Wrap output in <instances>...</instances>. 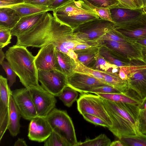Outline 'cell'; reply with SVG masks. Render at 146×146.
<instances>
[{
	"label": "cell",
	"mask_w": 146,
	"mask_h": 146,
	"mask_svg": "<svg viewBox=\"0 0 146 146\" xmlns=\"http://www.w3.org/2000/svg\"><path fill=\"white\" fill-rule=\"evenodd\" d=\"M90 68L108 73H117L119 70V67L109 62L100 54L94 64Z\"/></svg>",
	"instance_id": "cell-29"
},
{
	"label": "cell",
	"mask_w": 146,
	"mask_h": 146,
	"mask_svg": "<svg viewBox=\"0 0 146 146\" xmlns=\"http://www.w3.org/2000/svg\"><path fill=\"white\" fill-rule=\"evenodd\" d=\"M143 11H144L146 13V8H143L142 9Z\"/></svg>",
	"instance_id": "cell-55"
},
{
	"label": "cell",
	"mask_w": 146,
	"mask_h": 146,
	"mask_svg": "<svg viewBox=\"0 0 146 146\" xmlns=\"http://www.w3.org/2000/svg\"><path fill=\"white\" fill-rule=\"evenodd\" d=\"M138 107L140 110H143L146 109V97L143 99L139 104Z\"/></svg>",
	"instance_id": "cell-50"
},
{
	"label": "cell",
	"mask_w": 146,
	"mask_h": 146,
	"mask_svg": "<svg viewBox=\"0 0 146 146\" xmlns=\"http://www.w3.org/2000/svg\"><path fill=\"white\" fill-rule=\"evenodd\" d=\"M21 117L19 111L11 95L10 99V112L7 129L13 137L16 136L20 132V120Z\"/></svg>",
	"instance_id": "cell-23"
},
{
	"label": "cell",
	"mask_w": 146,
	"mask_h": 146,
	"mask_svg": "<svg viewBox=\"0 0 146 146\" xmlns=\"http://www.w3.org/2000/svg\"><path fill=\"white\" fill-rule=\"evenodd\" d=\"M101 46L74 51L78 55V60L84 65L91 68L94 64L99 54V49Z\"/></svg>",
	"instance_id": "cell-27"
},
{
	"label": "cell",
	"mask_w": 146,
	"mask_h": 146,
	"mask_svg": "<svg viewBox=\"0 0 146 146\" xmlns=\"http://www.w3.org/2000/svg\"><path fill=\"white\" fill-rule=\"evenodd\" d=\"M137 7L139 8L138 6V1L137 0H131Z\"/></svg>",
	"instance_id": "cell-54"
},
{
	"label": "cell",
	"mask_w": 146,
	"mask_h": 146,
	"mask_svg": "<svg viewBox=\"0 0 146 146\" xmlns=\"http://www.w3.org/2000/svg\"><path fill=\"white\" fill-rule=\"evenodd\" d=\"M1 65L6 73L8 85L10 88L15 82L17 76L8 62L3 61Z\"/></svg>",
	"instance_id": "cell-39"
},
{
	"label": "cell",
	"mask_w": 146,
	"mask_h": 146,
	"mask_svg": "<svg viewBox=\"0 0 146 146\" xmlns=\"http://www.w3.org/2000/svg\"><path fill=\"white\" fill-rule=\"evenodd\" d=\"M105 84L116 89L122 93H125L129 90L128 81L121 79L117 73H107L102 72Z\"/></svg>",
	"instance_id": "cell-26"
},
{
	"label": "cell",
	"mask_w": 146,
	"mask_h": 146,
	"mask_svg": "<svg viewBox=\"0 0 146 146\" xmlns=\"http://www.w3.org/2000/svg\"><path fill=\"white\" fill-rule=\"evenodd\" d=\"M44 146H70L61 133L54 129L49 137L44 142Z\"/></svg>",
	"instance_id": "cell-33"
},
{
	"label": "cell",
	"mask_w": 146,
	"mask_h": 146,
	"mask_svg": "<svg viewBox=\"0 0 146 146\" xmlns=\"http://www.w3.org/2000/svg\"><path fill=\"white\" fill-rule=\"evenodd\" d=\"M5 58L25 88L29 89L40 86L35 56L27 47L16 44L6 51Z\"/></svg>",
	"instance_id": "cell-3"
},
{
	"label": "cell",
	"mask_w": 146,
	"mask_h": 146,
	"mask_svg": "<svg viewBox=\"0 0 146 146\" xmlns=\"http://www.w3.org/2000/svg\"><path fill=\"white\" fill-rule=\"evenodd\" d=\"M55 17L60 21L68 26L73 30L86 22L100 18L95 13L81 14L70 16Z\"/></svg>",
	"instance_id": "cell-21"
},
{
	"label": "cell",
	"mask_w": 146,
	"mask_h": 146,
	"mask_svg": "<svg viewBox=\"0 0 146 146\" xmlns=\"http://www.w3.org/2000/svg\"><path fill=\"white\" fill-rule=\"evenodd\" d=\"M21 18L17 12L11 7L0 8V26L11 30Z\"/></svg>",
	"instance_id": "cell-24"
},
{
	"label": "cell",
	"mask_w": 146,
	"mask_h": 146,
	"mask_svg": "<svg viewBox=\"0 0 146 146\" xmlns=\"http://www.w3.org/2000/svg\"><path fill=\"white\" fill-rule=\"evenodd\" d=\"M24 0H0V8L10 7L24 3Z\"/></svg>",
	"instance_id": "cell-43"
},
{
	"label": "cell",
	"mask_w": 146,
	"mask_h": 146,
	"mask_svg": "<svg viewBox=\"0 0 146 146\" xmlns=\"http://www.w3.org/2000/svg\"><path fill=\"white\" fill-rule=\"evenodd\" d=\"M82 115L85 120L94 125L108 128L110 127L106 122L98 117L88 113H85Z\"/></svg>",
	"instance_id": "cell-41"
},
{
	"label": "cell",
	"mask_w": 146,
	"mask_h": 146,
	"mask_svg": "<svg viewBox=\"0 0 146 146\" xmlns=\"http://www.w3.org/2000/svg\"><path fill=\"white\" fill-rule=\"evenodd\" d=\"M93 6L98 7L110 8L119 5L117 0H84Z\"/></svg>",
	"instance_id": "cell-38"
},
{
	"label": "cell",
	"mask_w": 146,
	"mask_h": 146,
	"mask_svg": "<svg viewBox=\"0 0 146 146\" xmlns=\"http://www.w3.org/2000/svg\"><path fill=\"white\" fill-rule=\"evenodd\" d=\"M85 4L102 19L113 22L109 8L98 7L93 6L87 2L83 0Z\"/></svg>",
	"instance_id": "cell-35"
},
{
	"label": "cell",
	"mask_w": 146,
	"mask_h": 146,
	"mask_svg": "<svg viewBox=\"0 0 146 146\" xmlns=\"http://www.w3.org/2000/svg\"><path fill=\"white\" fill-rule=\"evenodd\" d=\"M95 94L104 100L138 105L140 104L142 100L136 93L130 89L128 91L125 93H96Z\"/></svg>",
	"instance_id": "cell-20"
},
{
	"label": "cell",
	"mask_w": 146,
	"mask_h": 146,
	"mask_svg": "<svg viewBox=\"0 0 146 146\" xmlns=\"http://www.w3.org/2000/svg\"><path fill=\"white\" fill-rule=\"evenodd\" d=\"M52 131L45 117L37 116L30 121L28 137L31 141L40 143L44 142Z\"/></svg>",
	"instance_id": "cell-15"
},
{
	"label": "cell",
	"mask_w": 146,
	"mask_h": 146,
	"mask_svg": "<svg viewBox=\"0 0 146 146\" xmlns=\"http://www.w3.org/2000/svg\"><path fill=\"white\" fill-rule=\"evenodd\" d=\"M7 78L0 76V141L7 129L12 91Z\"/></svg>",
	"instance_id": "cell-12"
},
{
	"label": "cell",
	"mask_w": 146,
	"mask_h": 146,
	"mask_svg": "<svg viewBox=\"0 0 146 146\" xmlns=\"http://www.w3.org/2000/svg\"><path fill=\"white\" fill-rule=\"evenodd\" d=\"M17 37V45L41 48L52 44L66 54L70 49L86 42L78 38L72 28L48 12L32 28Z\"/></svg>",
	"instance_id": "cell-1"
},
{
	"label": "cell",
	"mask_w": 146,
	"mask_h": 146,
	"mask_svg": "<svg viewBox=\"0 0 146 146\" xmlns=\"http://www.w3.org/2000/svg\"><path fill=\"white\" fill-rule=\"evenodd\" d=\"M12 96L24 119L31 121L38 116L29 90L25 88L12 91Z\"/></svg>",
	"instance_id": "cell-13"
},
{
	"label": "cell",
	"mask_w": 146,
	"mask_h": 146,
	"mask_svg": "<svg viewBox=\"0 0 146 146\" xmlns=\"http://www.w3.org/2000/svg\"><path fill=\"white\" fill-rule=\"evenodd\" d=\"M131 63L129 66L120 67L127 77L129 89L142 100L146 97V63L138 60Z\"/></svg>",
	"instance_id": "cell-5"
},
{
	"label": "cell",
	"mask_w": 146,
	"mask_h": 146,
	"mask_svg": "<svg viewBox=\"0 0 146 146\" xmlns=\"http://www.w3.org/2000/svg\"><path fill=\"white\" fill-rule=\"evenodd\" d=\"M46 12H40L21 18L11 30L12 36L17 37L30 30L41 20Z\"/></svg>",
	"instance_id": "cell-19"
},
{
	"label": "cell",
	"mask_w": 146,
	"mask_h": 146,
	"mask_svg": "<svg viewBox=\"0 0 146 146\" xmlns=\"http://www.w3.org/2000/svg\"><path fill=\"white\" fill-rule=\"evenodd\" d=\"M56 50L52 44L40 48L35 56V63L38 70H56Z\"/></svg>",
	"instance_id": "cell-16"
},
{
	"label": "cell",
	"mask_w": 146,
	"mask_h": 146,
	"mask_svg": "<svg viewBox=\"0 0 146 146\" xmlns=\"http://www.w3.org/2000/svg\"><path fill=\"white\" fill-rule=\"evenodd\" d=\"M105 107L112 122L109 129L119 139L121 136L136 135L138 128V105L104 100Z\"/></svg>",
	"instance_id": "cell-2"
},
{
	"label": "cell",
	"mask_w": 146,
	"mask_h": 146,
	"mask_svg": "<svg viewBox=\"0 0 146 146\" xmlns=\"http://www.w3.org/2000/svg\"><path fill=\"white\" fill-rule=\"evenodd\" d=\"M114 28L113 22L100 18L81 24L73 31L80 39L92 41H98L103 35Z\"/></svg>",
	"instance_id": "cell-7"
},
{
	"label": "cell",
	"mask_w": 146,
	"mask_h": 146,
	"mask_svg": "<svg viewBox=\"0 0 146 146\" xmlns=\"http://www.w3.org/2000/svg\"><path fill=\"white\" fill-rule=\"evenodd\" d=\"M11 30L0 26V48H2L11 43L12 35Z\"/></svg>",
	"instance_id": "cell-36"
},
{
	"label": "cell",
	"mask_w": 146,
	"mask_h": 146,
	"mask_svg": "<svg viewBox=\"0 0 146 146\" xmlns=\"http://www.w3.org/2000/svg\"><path fill=\"white\" fill-rule=\"evenodd\" d=\"M87 93L82 94L77 100V108L80 113L82 115L88 113L98 117L110 127H111L112 122L105 107L103 99L96 94Z\"/></svg>",
	"instance_id": "cell-6"
},
{
	"label": "cell",
	"mask_w": 146,
	"mask_h": 146,
	"mask_svg": "<svg viewBox=\"0 0 146 146\" xmlns=\"http://www.w3.org/2000/svg\"><path fill=\"white\" fill-rule=\"evenodd\" d=\"M100 41L102 45L124 60L130 62L138 60L144 62L141 48L134 42H119L110 40Z\"/></svg>",
	"instance_id": "cell-9"
},
{
	"label": "cell",
	"mask_w": 146,
	"mask_h": 146,
	"mask_svg": "<svg viewBox=\"0 0 146 146\" xmlns=\"http://www.w3.org/2000/svg\"><path fill=\"white\" fill-rule=\"evenodd\" d=\"M137 1L139 8H146V0H137Z\"/></svg>",
	"instance_id": "cell-51"
},
{
	"label": "cell",
	"mask_w": 146,
	"mask_h": 146,
	"mask_svg": "<svg viewBox=\"0 0 146 146\" xmlns=\"http://www.w3.org/2000/svg\"><path fill=\"white\" fill-rule=\"evenodd\" d=\"M14 146H27L26 141L22 138H19L15 143Z\"/></svg>",
	"instance_id": "cell-48"
},
{
	"label": "cell",
	"mask_w": 146,
	"mask_h": 146,
	"mask_svg": "<svg viewBox=\"0 0 146 146\" xmlns=\"http://www.w3.org/2000/svg\"><path fill=\"white\" fill-rule=\"evenodd\" d=\"M141 48L144 60L146 63V38L134 41Z\"/></svg>",
	"instance_id": "cell-45"
},
{
	"label": "cell",
	"mask_w": 146,
	"mask_h": 146,
	"mask_svg": "<svg viewBox=\"0 0 146 146\" xmlns=\"http://www.w3.org/2000/svg\"><path fill=\"white\" fill-rule=\"evenodd\" d=\"M89 93L96 94L119 93L121 92L111 86L105 85L93 88Z\"/></svg>",
	"instance_id": "cell-40"
},
{
	"label": "cell",
	"mask_w": 146,
	"mask_h": 146,
	"mask_svg": "<svg viewBox=\"0 0 146 146\" xmlns=\"http://www.w3.org/2000/svg\"><path fill=\"white\" fill-rule=\"evenodd\" d=\"M125 39L131 42L146 38V13L143 11L137 18L114 28Z\"/></svg>",
	"instance_id": "cell-11"
},
{
	"label": "cell",
	"mask_w": 146,
	"mask_h": 146,
	"mask_svg": "<svg viewBox=\"0 0 146 146\" xmlns=\"http://www.w3.org/2000/svg\"><path fill=\"white\" fill-rule=\"evenodd\" d=\"M119 2L118 5L123 8L135 9H138L131 0H117Z\"/></svg>",
	"instance_id": "cell-46"
},
{
	"label": "cell",
	"mask_w": 146,
	"mask_h": 146,
	"mask_svg": "<svg viewBox=\"0 0 146 146\" xmlns=\"http://www.w3.org/2000/svg\"><path fill=\"white\" fill-rule=\"evenodd\" d=\"M15 11L21 18L42 12L52 11L49 7L24 3L10 7Z\"/></svg>",
	"instance_id": "cell-25"
},
{
	"label": "cell",
	"mask_w": 146,
	"mask_h": 146,
	"mask_svg": "<svg viewBox=\"0 0 146 146\" xmlns=\"http://www.w3.org/2000/svg\"><path fill=\"white\" fill-rule=\"evenodd\" d=\"M78 92L67 86L65 87L58 97L66 106L70 107L77 99Z\"/></svg>",
	"instance_id": "cell-32"
},
{
	"label": "cell",
	"mask_w": 146,
	"mask_h": 146,
	"mask_svg": "<svg viewBox=\"0 0 146 146\" xmlns=\"http://www.w3.org/2000/svg\"><path fill=\"white\" fill-rule=\"evenodd\" d=\"M38 116L46 117L55 108V96L45 90L41 86L28 89Z\"/></svg>",
	"instance_id": "cell-10"
},
{
	"label": "cell",
	"mask_w": 146,
	"mask_h": 146,
	"mask_svg": "<svg viewBox=\"0 0 146 146\" xmlns=\"http://www.w3.org/2000/svg\"><path fill=\"white\" fill-rule=\"evenodd\" d=\"M111 140L105 134H101L96 138L78 142L76 146H110Z\"/></svg>",
	"instance_id": "cell-34"
},
{
	"label": "cell",
	"mask_w": 146,
	"mask_h": 146,
	"mask_svg": "<svg viewBox=\"0 0 146 146\" xmlns=\"http://www.w3.org/2000/svg\"><path fill=\"white\" fill-rule=\"evenodd\" d=\"M54 0H52L53 2V1H54Z\"/></svg>",
	"instance_id": "cell-56"
},
{
	"label": "cell",
	"mask_w": 146,
	"mask_h": 146,
	"mask_svg": "<svg viewBox=\"0 0 146 146\" xmlns=\"http://www.w3.org/2000/svg\"><path fill=\"white\" fill-rule=\"evenodd\" d=\"M52 0H24V3L35 5L49 7L52 3Z\"/></svg>",
	"instance_id": "cell-44"
},
{
	"label": "cell",
	"mask_w": 146,
	"mask_h": 146,
	"mask_svg": "<svg viewBox=\"0 0 146 146\" xmlns=\"http://www.w3.org/2000/svg\"><path fill=\"white\" fill-rule=\"evenodd\" d=\"M74 61L76 63V67L74 72L83 74L94 78L106 84L104 81L102 72L93 69L84 65L80 62L78 59Z\"/></svg>",
	"instance_id": "cell-30"
},
{
	"label": "cell",
	"mask_w": 146,
	"mask_h": 146,
	"mask_svg": "<svg viewBox=\"0 0 146 146\" xmlns=\"http://www.w3.org/2000/svg\"><path fill=\"white\" fill-rule=\"evenodd\" d=\"M56 69L67 78L74 73L76 67L74 60L65 53L56 50Z\"/></svg>",
	"instance_id": "cell-22"
},
{
	"label": "cell",
	"mask_w": 146,
	"mask_h": 146,
	"mask_svg": "<svg viewBox=\"0 0 146 146\" xmlns=\"http://www.w3.org/2000/svg\"><path fill=\"white\" fill-rule=\"evenodd\" d=\"M67 54L71 58L75 60L78 59V55L72 49H70L68 51Z\"/></svg>",
	"instance_id": "cell-49"
},
{
	"label": "cell",
	"mask_w": 146,
	"mask_h": 146,
	"mask_svg": "<svg viewBox=\"0 0 146 146\" xmlns=\"http://www.w3.org/2000/svg\"><path fill=\"white\" fill-rule=\"evenodd\" d=\"M52 11L53 15L56 17L95 13L85 4L83 0L70 1L57 7Z\"/></svg>",
	"instance_id": "cell-18"
},
{
	"label": "cell",
	"mask_w": 146,
	"mask_h": 146,
	"mask_svg": "<svg viewBox=\"0 0 146 146\" xmlns=\"http://www.w3.org/2000/svg\"><path fill=\"white\" fill-rule=\"evenodd\" d=\"M138 128L140 132L146 134V109L139 110Z\"/></svg>",
	"instance_id": "cell-42"
},
{
	"label": "cell",
	"mask_w": 146,
	"mask_h": 146,
	"mask_svg": "<svg viewBox=\"0 0 146 146\" xmlns=\"http://www.w3.org/2000/svg\"><path fill=\"white\" fill-rule=\"evenodd\" d=\"M38 78L42 87L55 96H58L68 86L67 77L56 70H38Z\"/></svg>",
	"instance_id": "cell-8"
},
{
	"label": "cell",
	"mask_w": 146,
	"mask_h": 146,
	"mask_svg": "<svg viewBox=\"0 0 146 146\" xmlns=\"http://www.w3.org/2000/svg\"><path fill=\"white\" fill-rule=\"evenodd\" d=\"M104 40H110L119 42H131L120 35L114 28L103 35L98 39V41Z\"/></svg>",
	"instance_id": "cell-37"
},
{
	"label": "cell",
	"mask_w": 146,
	"mask_h": 146,
	"mask_svg": "<svg viewBox=\"0 0 146 146\" xmlns=\"http://www.w3.org/2000/svg\"><path fill=\"white\" fill-rule=\"evenodd\" d=\"M100 54L111 64L119 67L128 66L130 62L124 60L116 55L108 48L102 45L99 48Z\"/></svg>",
	"instance_id": "cell-28"
},
{
	"label": "cell",
	"mask_w": 146,
	"mask_h": 146,
	"mask_svg": "<svg viewBox=\"0 0 146 146\" xmlns=\"http://www.w3.org/2000/svg\"><path fill=\"white\" fill-rule=\"evenodd\" d=\"M45 117L52 130L58 131L70 146H76L78 142L74 125L66 111L55 108Z\"/></svg>",
	"instance_id": "cell-4"
},
{
	"label": "cell",
	"mask_w": 146,
	"mask_h": 146,
	"mask_svg": "<svg viewBox=\"0 0 146 146\" xmlns=\"http://www.w3.org/2000/svg\"><path fill=\"white\" fill-rule=\"evenodd\" d=\"M72 0H54L49 7L53 11L54 9L59 6Z\"/></svg>",
	"instance_id": "cell-47"
},
{
	"label": "cell",
	"mask_w": 146,
	"mask_h": 146,
	"mask_svg": "<svg viewBox=\"0 0 146 146\" xmlns=\"http://www.w3.org/2000/svg\"><path fill=\"white\" fill-rule=\"evenodd\" d=\"M5 58V54L2 50V48H0V64H1Z\"/></svg>",
	"instance_id": "cell-53"
},
{
	"label": "cell",
	"mask_w": 146,
	"mask_h": 146,
	"mask_svg": "<svg viewBox=\"0 0 146 146\" xmlns=\"http://www.w3.org/2000/svg\"><path fill=\"white\" fill-rule=\"evenodd\" d=\"M119 139L124 146H146V134L141 133L135 135L123 136Z\"/></svg>",
	"instance_id": "cell-31"
},
{
	"label": "cell",
	"mask_w": 146,
	"mask_h": 146,
	"mask_svg": "<svg viewBox=\"0 0 146 146\" xmlns=\"http://www.w3.org/2000/svg\"><path fill=\"white\" fill-rule=\"evenodd\" d=\"M109 9L114 27L137 18L143 12L141 8L133 9L118 5Z\"/></svg>",
	"instance_id": "cell-17"
},
{
	"label": "cell",
	"mask_w": 146,
	"mask_h": 146,
	"mask_svg": "<svg viewBox=\"0 0 146 146\" xmlns=\"http://www.w3.org/2000/svg\"><path fill=\"white\" fill-rule=\"evenodd\" d=\"M67 79L68 86L81 94L89 93L94 88L106 85L96 78L77 72H74Z\"/></svg>",
	"instance_id": "cell-14"
},
{
	"label": "cell",
	"mask_w": 146,
	"mask_h": 146,
	"mask_svg": "<svg viewBox=\"0 0 146 146\" xmlns=\"http://www.w3.org/2000/svg\"><path fill=\"white\" fill-rule=\"evenodd\" d=\"M110 146H124V145L121 141L119 140L111 142Z\"/></svg>",
	"instance_id": "cell-52"
}]
</instances>
